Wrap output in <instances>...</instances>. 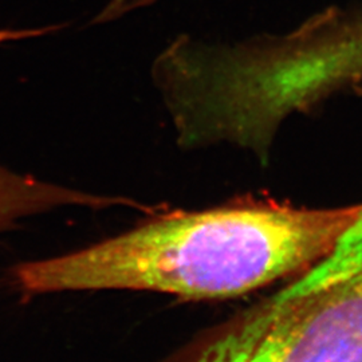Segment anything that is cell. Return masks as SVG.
<instances>
[{
	"label": "cell",
	"mask_w": 362,
	"mask_h": 362,
	"mask_svg": "<svg viewBox=\"0 0 362 362\" xmlns=\"http://www.w3.org/2000/svg\"><path fill=\"white\" fill-rule=\"evenodd\" d=\"M91 202L88 192L19 175L0 165V231L26 216L67 206L88 207Z\"/></svg>",
	"instance_id": "obj_3"
},
{
	"label": "cell",
	"mask_w": 362,
	"mask_h": 362,
	"mask_svg": "<svg viewBox=\"0 0 362 362\" xmlns=\"http://www.w3.org/2000/svg\"><path fill=\"white\" fill-rule=\"evenodd\" d=\"M179 362H362V204L324 258Z\"/></svg>",
	"instance_id": "obj_2"
},
{
	"label": "cell",
	"mask_w": 362,
	"mask_h": 362,
	"mask_svg": "<svg viewBox=\"0 0 362 362\" xmlns=\"http://www.w3.org/2000/svg\"><path fill=\"white\" fill-rule=\"evenodd\" d=\"M57 26L43 27V28H33V30H0V43L8 40H18V39L31 38V37H40L45 34H50L57 31Z\"/></svg>",
	"instance_id": "obj_4"
},
{
	"label": "cell",
	"mask_w": 362,
	"mask_h": 362,
	"mask_svg": "<svg viewBox=\"0 0 362 362\" xmlns=\"http://www.w3.org/2000/svg\"><path fill=\"white\" fill-rule=\"evenodd\" d=\"M360 209L260 202L165 212L79 251L22 263L13 275L28 294L133 290L185 299L235 297L308 270Z\"/></svg>",
	"instance_id": "obj_1"
}]
</instances>
